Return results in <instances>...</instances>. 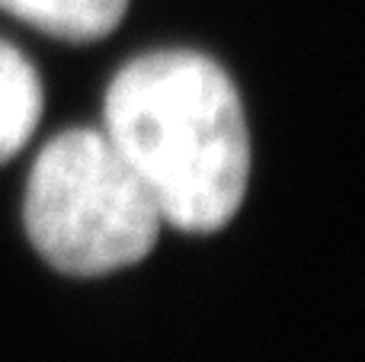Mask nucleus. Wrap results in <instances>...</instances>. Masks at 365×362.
Listing matches in <instances>:
<instances>
[{"label":"nucleus","instance_id":"nucleus-4","mask_svg":"<svg viewBox=\"0 0 365 362\" xmlns=\"http://www.w3.org/2000/svg\"><path fill=\"white\" fill-rule=\"evenodd\" d=\"M42 119V83L16 45L0 38V164L29 145Z\"/></svg>","mask_w":365,"mask_h":362},{"label":"nucleus","instance_id":"nucleus-2","mask_svg":"<svg viewBox=\"0 0 365 362\" xmlns=\"http://www.w3.org/2000/svg\"><path fill=\"white\" fill-rule=\"evenodd\" d=\"M23 222L55 269L106 276L145 260L164 218L103 128H68L32 164Z\"/></svg>","mask_w":365,"mask_h":362},{"label":"nucleus","instance_id":"nucleus-1","mask_svg":"<svg viewBox=\"0 0 365 362\" xmlns=\"http://www.w3.org/2000/svg\"><path fill=\"white\" fill-rule=\"evenodd\" d=\"M103 135L145 183L167 224L212 234L237 215L250 183L240 93L208 55L164 48L115 71Z\"/></svg>","mask_w":365,"mask_h":362},{"label":"nucleus","instance_id":"nucleus-3","mask_svg":"<svg viewBox=\"0 0 365 362\" xmlns=\"http://www.w3.org/2000/svg\"><path fill=\"white\" fill-rule=\"evenodd\" d=\"M0 10L64 42H96L122 23L128 0H0Z\"/></svg>","mask_w":365,"mask_h":362}]
</instances>
